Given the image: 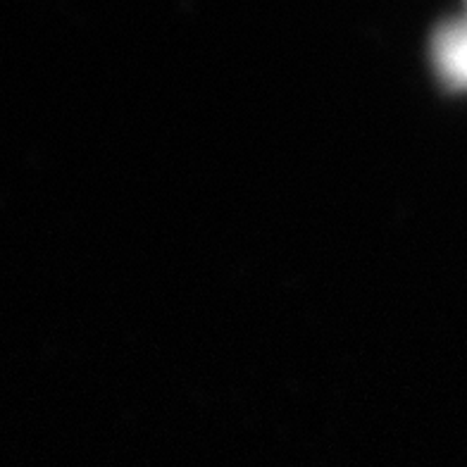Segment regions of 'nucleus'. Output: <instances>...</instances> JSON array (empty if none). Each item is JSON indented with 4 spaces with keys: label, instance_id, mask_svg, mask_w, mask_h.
Segmentation results:
<instances>
[{
    "label": "nucleus",
    "instance_id": "f257e3e1",
    "mask_svg": "<svg viewBox=\"0 0 467 467\" xmlns=\"http://www.w3.org/2000/svg\"><path fill=\"white\" fill-rule=\"evenodd\" d=\"M439 62L451 81L467 84V25H455L439 38Z\"/></svg>",
    "mask_w": 467,
    "mask_h": 467
}]
</instances>
